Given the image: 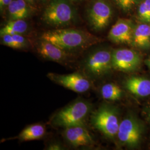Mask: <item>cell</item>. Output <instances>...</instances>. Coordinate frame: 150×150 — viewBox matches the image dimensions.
I'll use <instances>...</instances> for the list:
<instances>
[{"instance_id": "1", "label": "cell", "mask_w": 150, "mask_h": 150, "mask_svg": "<svg viewBox=\"0 0 150 150\" xmlns=\"http://www.w3.org/2000/svg\"><path fill=\"white\" fill-rule=\"evenodd\" d=\"M41 38L65 51H77L96 43L97 38L88 32L74 28H61L43 33Z\"/></svg>"}, {"instance_id": "2", "label": "cell", "mask_w": 150, "mask_h": 150, "mask_svg": "<svg viewBox=\"0 0 150 150\" xmlns=\"http://www.w3.org/2000/svg\"><path fill=\"white\" fill-rule=\"evenodd\" d=\"M76 12L70 0H51L43 12L42 18L52 26H64L75 20Z\"/></svg>"}, {"instance_id": "3", "label": "cell", "mask_w": 150, "mask_h": 150, "mask_svg": "<svg viewBox=\"0 0 150 150\" xmlns=\"http://www.w3.org/2000/svg\"><path fill=\"white\" fill-rule=\"evenodd\" d=\"M90 110V105L79 100L60 110L53 117L54 126L64 128L75 126H85V120Z\"/></svg>"}, {"instance_id": "4", "label": "cell", "mask_w": 150, "mask_h": 150, "mask_svg": "<svg viewBox=\"0 0 150 150\" xmlns=\"http://www.w3.org/2000/svg\"><path fill=\"white\" fill-rule=\"evenodd\" d=\"M91 122L96 129L110 138L117 134L120 123L115 109L106 105L100 107L93 113Z\"/></svg>"}, {"instance_id": "5", "label": "cell", "mask_w": 150, "mask_h": 150, "mask_svg": "<svg viewBox=\"0 0 150 150\" xmlns=\"http://www.w3.org/2000/svg\"><path fill=\"white\" fill-rule=\"evenodd\" d=\"M86 15L91 27L95 31H100L111 21L112 7L107 0H93L87 8Z\"/></svg>"}, {"instance_id": "6", "label": "cell", "mask_w": 150, "mask_h": 150, "mask_svg": "<svg viewBox=\"0 0 150 150\" xmlns=\"http://www.w3.org/2000/svg\"><path fill=\"white\" fill-rule=\"evenodd\" d=\"M112 52L107 50H100L90 54L85 62L87 74L98 77L108 72L112 68Z\"/></svg>"}, {"instance_id": "7", "label": "cell", "mask_w": 150, "mask_h": 150, "mask_svg": "<svg viewBox=\"0 0 150 150\" xmlns=\"http://www.w3.org/2000/svg\"><path fill=\"white\" fill-rule=\"evenodd\" d=\"M47 77L54 82L78 93L85 92L91 87L89 80L79 73L67 75L49 73L47 74Z\"/></svg>"}, {"instance_id": "8", "label": "cell", "mask_w": 150, "mask_h": 150, "mask_svg": "<svg viewBox=\"0 0 150 150\" xmlns=\"http://www.w3.org/2000/svg\"><path fill=\"white\" fill-rule=\"evenodd\" d=\"M141 64L139 54L127 48H120L112 52V68L121 71H130L136 69Z\"/></svg>"}, {"instance_id": "9", "label": "cell", "mask_w": 150, "mask_h": 150, "mask_svg": "<svg viewBox=\"0 0 150 150\" xmlns=\"http://www.w3.org/2000/svg\"><path fill=\"white\" fill-rule=\"evenodd\" d=\"M142 131L139 122L135 118L128 117L120 123L117 136L123 144L134 147L139 144Z\"/></svg>"}, {"instance_id": "10", "label": "cell", "mask_w": 150, "mask_h": 150, "mask_svg": "<svg viewBox=\"0 0 150 150\" xmlns=\"http://www.w3.org/2000/svg\"><path fill=\"white\" fill-rule=\"evenodd\" d=\"M134 29L131 21L120 19L111 27L108 38L115 43H132Z\"/></svg>"}, {"instance_id": "11", "label": "cell", "mask_w": 150, "mask_h": 150, "mask_svg": "<svg viewBox=\"0 0 150 150\" xmlns=\"http://www.w3.org/2000/svg\"><path fill=\"white\" fill-rule=\"evenodd\" d=\"M64 138L70 145L75 146H87L93 144V140L85 126H75L66 128Z\"/></svg>"}, {"instance_id": "12", "label": "cell", "mask_w": 150, "mask_h": 150, "mask_svg": "<svg viewBox=\"0 0 150 150\" xmlns=\"http://www.w3.org/2000/svg\"><path fill=\"white\" fill-rule=\"evenodd\" d=\"M38 50L40 54L46 59L64 63L67 59V52L48 41L41 38L38 45Z\"/></svg>"}, {"instance_id": "13", "label": "cell", "mask_w": 150, "mask_h": 150, "mask_svg": "<svg viewBox=\"0 0 150 150\" xmlns=\"http://www.w3.org/2000/svg\"><path fill=\"white\" fill-rule=\"evenodd\" d=\"M32 9L26 0H13L7 8L9 20H25L32 15Z\"/></svg>"}, {"instance_id": "14", "label": "cell", "mask_w": 150, "mask_h": 150, "mask_svg": "<svg viewBox=\"0 0 150 150\" xmlns=\"http://www.w3.org/2000/svg\"><path fill=\"white\" fill-rule=\"evenodd\" d=\"M125 87L131 93L139 97L150 95V80L141 77H131L125 82Z\"/></svg>"}, {"instance_id": "15", "label": "cell", "mask_w": 150, "mask_h": 150, "mask_svg": "<svg viewBox=\"0 0 150 150\" xmlns=\"http://www.w3.org/2000/svg\"><path fill=\"white\" fill-rule=\"evenodd\" d=\"M132 43L139 48L150 47V25L142 23L134 28Z\"/></svg>"}, {"instance_id": "16", "label": "cell", "mask_w": 150, "mask_h": 150, "mask_svg": "<svg viewBox=\"0 0 150 150\" xmlns=\"http://www.w3.org/2000/svg\"><path fill=\"white\" fill-rule=\"evenodd\" d=\"M45 134L42 125L34 124L23 129L18 136V139L23 141H33L41 139Z\"/></svg>"}, {"instance_id": "17", "label": "cell", "mask_w": 150, "mask_h": 150, "mask_svg": "<svg viewBox=\"0 0 150 150\" xmlns=\"http://www.w3.org/2000/svg\"><path fill=\"white\" fill-rule=\"evenodd\" d=\"M28 27V24L25 20H9L1 29L0 34L1 36L6 34L22 35L27 32Z\"/></svg>"}, {"instance_id": "18", "label": "cell", "mask_w": 150, "mask_h": 150, "mask_svg": "<svg viewBox=\"0 0 150 150\" xmlns=\"http://www.w3.org/2000/svg\"><path fill=\"white\" fill-rule=\"evenodd\" d=\"M102 97L107 100L116 101L122 96V91L119 86L115 83H107L102 86L101 90Z\"/></svg>"}, {"instance_id": "19", "label": "cell", "mask_w": 150, "mask_h": 150, "mask_svg": "<svg viewBox=\"0 0 150 150\" xmlns=\"http://www.w3.org/2000/svg\"><path fill=\"white\" fill-rule=\"evenodd\" d=\"M116 5L124 11H129L132 9L139 0H113Z\"/></svg>"}, {"instance_id": "20", "label": "cell", "mask_w": 150, "mask_h": 150, "mask_svg": "<svg viewBox=\"0 0 150 150\" xmlns=\"http://www.w3.org/2000/svg\"><path fill=\"white\" fill-rule=\"evenodd\" d=\"M138 15L139 18L141 21L148 23L147 12L144 1L141 2V3L139 4L138 10Z\"/></svg>"}, {"instance_id": "21", "label": "cell", "mask_w": 150, "mask_h": 150, "mask_svg": "<svg viewBox=\"0 0 150 150\" xmlns=\"http://www.w3.org/2000/svg\"><path fill=\"white\" fill-rule=\"evenodd\" d=\"M13 0H0V10L1 12L5 11Z\"/></svg>"}, {"instance_id": "22", "label": "cell", "mask_w": 150, "mask_h": 150, "mask_svg": "<svg viewBox=\"0 0 150 150\" xmlns=\"http://www.w3.org/2000/svg\"><path fill=\"white\" fill-rule=\"evenodd\" d=\"M146 6L147 17H148V23L150 22V0H144Z\"/></svg>"}, {"instance_id": "23", "label": "cell", "mask_w": 150, "mask_h": 150, "mask_svg": "<svg viewBox=\"0 0 150 150\" xmlns=\"http://www.w3.org/2000/svg\"><path fill=\"white\" fill-rule=\"evenodd\" d=\"M48 150H60L61 147L59 145L57 144H54V145H51L48 149Z\"/></svg>"}, {"instance_id": "24", "label": "cell", "mask_w": 150, "mask_h": 150, "mask_svg": "<svg viewBox=\"0 0 150 150\" xmlns=\"http://www.w3.org/2000/svg\"><path fill=\"white\" fill-rule=\"evenodd\" d=\"M27 2H28L30 4H32V5H33L34 4H35V1L36 0H26Z\"/></svg>"}, {"instance_id": "25", "label": "cell", "mask_w": 150, "mask_h": 150, "mask_svg": "<svg viewBox=\"0 0 150 150\" xmlns=\"http://www.w3.org/2000/svg\"><path fill=\"white\" fill-rule=\"evenodd\" d=\"M147 118L149 121L150 122V107L149 108V110L148 111V112H147Z\"/></svg>"}, {"instance_id": "26", "label": "cell", "mask_w": 150, "mask_h": 150, "mask_svg": "<svg viewBox=\"0 0 150 150\" xmlns=\"http://www.w3.org/2000/svg\"><path fill=\"white\" fill-rule=\"evenodd\" d=\"M147 64L149 66V67H150V59H149L147 61Z\"/></svg>"}, {"instance_id": "27", "label": "cell", "mask_w": 150, "mask_h": 150, "mask_svg": "<svg viewBox=\"0 0 150 150\" xmlns=\"http://www.w3.org/2000/svg\"><path fill=\"white\" fill-rule=\"evenodd\" d=\"M73 1H77V0H73Z\"/></svg>"}]
</instances>
